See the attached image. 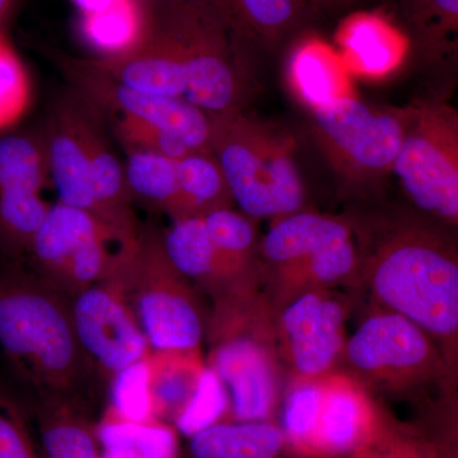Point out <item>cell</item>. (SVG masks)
<instances>
[{"mask_svg": "<svg viewBox=\"0 0 458 458\" xmlns=\"http://www.w3.org/2000/svg\"><path fill=\"white\" fill-rule=\"evenodd\" d=\"M360 267L385 310L414 322L430 337L456 345L458 261L441 231L410 219L352 227Z\"/></svg>", "mask_w": 458, "mask_h": 458, "instance_id": "obj_1", "label": "cell"}, {"mask_svg": "<svg viewBox=\"0 0 458 458\" xmlns=\"http://www.w3.org/2000/svg\"><path fill=\"white\" fill-rule=\"evenodd\" d=\"M0 348L38 396L75 397L90 370L71 304L14 260L0 270Z\"/></svg>", "mask_w": 458, "mask_h": 458, "instance_id": "obj_2", "label": "cell"}, {"mask_svg": "<svg viewBox=\"0 0 458 458\" xmlns=\"http://www.w3.org/2000/svg\"><path fill=\"white\" fill-rule=\"evenodd\" d=\"M212 122V153L242 213L276 221L301 212L304 188L291 135L240 110L214 116Z\"/></svg>", "mask_w": 458, "mask_h": 458, "instance_id": "obj_3", "label": "cell"}, {"mask_svg": "<svg viewBox=\"0 0 458 458\" xmlns=\"http://www.w3.org/2000/svg\"><path fill=\"white\" fill-rule=\"evenodd\" d=\"M138 238L140 233L129 236L86 210L56 203L50 205L29 255L41 279L73 297L119 273Z\"/></svg>", "mask_w": 458, "mask_h": 458, "instance_id": "obj_4", "label": "cell"}, {"mask_svg": "<svg viewBox=\"0 0 458 458\" xmlns=\"http://www.w3.org/2000/svg\"><path fill=\"white\" fill-rule=\"evenodd\" d=\"M393 172L410 201L443 225L458 223V114L443 99L405 107Z\"/></svg>", "mask_w": 458, "mask_h": 458, "instance_id": "obj_5", "label": "cell"}, {"mask_svg": "<svg viewBox=\"0 0 458 458\" xmlns=\"http://www.w3.org/2000/svg\"><path fill=\"white\" fill-rule=\"evenodd\" d=\"M128 294L152 351L199 348L204 324L197 298L165 255L161 236L149 229L140 232L128 269Z\"/></svg>", "mask_w": 458, "mask_h": 458, "instance_id": "obj_6", "label": "cell"}, {"mask_svg": "<svg viewBox=\"0 0 458 458\" xmlns=\"http://www.w3.org/2000/svg\"><path fill=\"white\" fill-rule=\"evenodd\" d=\"M311 116L313 137L342 179L361 185L393 172L405 108L377 110L352 95L312 110Z\"/></svg>", "mask_w": 458, "mask_h": 458, "instance_id": "obj_7", "label": "cell"}, {"mask_svg": "<svg viewBox=\"0 0 458 458\" xmlns=\"http://www.w3.org/2000/svg\"><path fill=\"white\" fill-rule=\"evenodd\" d=\"M51 59L72 84V90L101 117L143 120L179 138L194 152L212 153V117L188 99L132 89L106 73L95 60L51 51Z\"/></svg>", "mask_w": 458, "mask_h": 458, "instance_id": "obj_8", "label": "cell"}, {"mask_svg": "<svg viewBox=\"0 0 458 458\" xmlns=\"http://www.w3.org/2000/svg\"><path fill=\"white\" fill-rule=\"evenodd\" d=\"M134 252L119 273L72 297L78 343L89 369L108 385L152 351L129 300L128 269Z\"/></svg>", "mask_w": 458, "mask_h": 458, "instance_id": "obj_9", "label": "cell"}, {"mask_svg": "<svg viewBox=\"0 0 458 458\" xmlns=\"http://www.w3.org/2000/svg\"><path fill=\"white\" fill-rule=\"evenodd\" d=\"M343 352L360 378L391 390L427 381L445 367L423 328L385 309L361 322Z\"/></svg>", "mask_w": 458, "mask_h": 458, "instance_id": "obj_10", "label": "cell"}, {"mask_svg": "<svg viewBox=\"0 0 458 458\" xmlns=\"http://www.w3.org/2000/svg\"><path fill=\"white\" fill-rule=\"evenodd\" d=\"M49 174L41 132H0V252L9 259L29 254L47 218L41 190Z\"/></svg>", "mask_w": 458, "mask_h": 458, "instance_id": "obj_11", "label": "cell"}, {"mask_svg": "<svg viewBox=\"0 0 458 458\" xmlns=\"http://www.w3.org/2000/svg\"><path fill=\"white\" fill-rule=\"evenodd\" d=\"M207 366L227 391L229 421L270 420L278 403V379L269 346L225 319L218 322Z\"/></svg>", "mask_w": 458, "mask_h": 458, "instance_id": "obj_12", "label": "cell"}, {"mask_svg": "<svg viewBox=\"0 0 458 458\" xmlns=\"http://www.w3.org/2000/svg\"><path fill=\"white\" fill-rule=\"evenodd\" d=\"M345 307L325 288L292 297L280 318V331L295 375H327L345 346Z\"/></svg>", "mask_w": 458, "mask_h": 458, "instance_id": "obj_13", "label": "cell"}, {"mask_svg": "<svg viewBox=\"0 0 458 458\" xmlns=\"http://www.w3.org/2000/svg\"><path fill=\"white\" fill-rule=\"evenodd\" d=\"M321 381L311 458L349 457L375 434L384 417L360 379L327 372Z\"/></svg>", "mask_w": 458, "mask_h": 458, "instance_id": "obj_14", "label": "cell"}, {"mask_svg": "<svg viewBox=\"0 0 458 458\" xmlns=\"http://www.w3.org/2000/svg\"><path fill=\"white\" fill-rule=\"evenodd\" d=\"M84 114L86 102L77 93H69L56 102L42 135L59 203L102 219L84 138Z\"/></svg>", "mask_w": 458, "mask_h": 458, "instance_id": "obj_15", "label": "cell"}, {"mask_svg": "<svg viewBox=\"0 0 458 458\" xmlns=\"http://www.w3.org/2000/svg\"><path fill=\"white\" fill-rule=\"evenodd\" d=\"M352 234V225L342 219L301 210L276 219L262 240L261 254L282 284L300 292L312 265Z\"/></svg>", "mask_w": 458, "mask_h": 458, "instance_id": "obj_16", "label": "cell"}, {"mask_svg": "<svg viewBox=\"0 0 458 458\" xmlns=\"http://www.w3.org/2000/svg\"><path fill=\"white\" fill-rule=\"evenodd\" d=\"M337 53L349 73L382 78L396 71L411 47L409 36L377 12H355L340 23Z\"/></svg>", "mask_w": 458, "mask_h": 458, "instance_id": "obj_17", "label": "cell"}, {"mask_svg": "<svg viewBox=\"0 0 458 458\" xmlns=\"http://www.w3.org/2000/svg\"><path fill=\"white\" fill-rule=\"evenodd\" d=\"M161 238L165 255L185 278L216 291L232 294V285L238 284L250 271V267L232 260L216 246L201 216L174 222Z\"/></svg>", "mask_w": 458, "mask_h": 458, "instance_id": "obj_18", "label": "cell"}, {"mask_svg": "<svg viewBox=\"0 0 458 458\" xmlns=\"http://www.w3.org/2000/svg\"><path fill=\"white\" fill-rule=\"evenodd\" d=\"M286 75L292 92L310 111L352 96L349 72L339 53L315 36L295 45Z\"/></svg>", "mask_w": 458, "mask_h": 458, "instance_id": "obj_19", "label": "cell"}, {"mask_svg": "<svg viewBox=\"0 0 458 458\" xmlns=\"http://www.w3.org/2000/svg\"><path fill=\"white\" fill-rule=\"evenodd\" d=\"M38 397L36 441L41 458H105L98 427L74 397Z\"/></svg>", "mask_w": 458, "mask_h": 458, "instance_id": "obj_20", "label": "cell"}, {"mask_svg": "<svg viewBox=\"0 0 458 458\" xmlns=\"http://www.w3.org/2000/svg\"><path fill=\"white\" fill-rule=\"evenodd\" d=\"M148 391L156 420L176 423L197 393L207 364L198 349L150 351L147 355Z\"/></svg>", "mask_w": 458, "mask_h": 458, "instance_id": "obj_21", "label": "cell"}, {"mask_svg": "<svg viewBox=\"0 0 458 458\" xmlns=\"http://www.w3.org/2000/svg\"><path fill=\"white\" fill-rule=\"evenodd\" d=\"M188 452L190 458L292 456L282 428L273 420L219 421L189 437Z\"/></svg>", "mask_w": 458, "mask_h": 458, "instance_id": "obj_22", "label": "cell"}, {"mask_svg": "<svg viewBox=\"0 0 458 458\" xmlns=\"http://www.w3.org/2000/svg\"><path fill=\"white\" fill-rule=\"evenodd\" d=\"M232 38L264 47L278 44L291 32L303 0H201Z\"/></svg>", "mask_w": 458, "mask_h": 458, "instance_id": "obj_23", "label": "cell"}, {"mask_svg": "<svg viewBox=\"0 0 458 458\" xmlns=\"http://www.w3.org/2000/svg\"><path fill=\"white\" fill-rule=\"evenodd\" d=\"M149 23V11L140 0H114L102 11L81 14L78 30L98 59H108L137 49L146 38Z\"/></svg>", "mask_w": 458, "mask_h": 458, "instance_id": "obj_24", "label": "cell"}, {"mask_svg": "<svg viewBox=\"0 0 458 458\" xmlns=\"http://www.w3.org/2000/svg\"><path fill=\"white\" fill-rule=\"evenodd\" d=\"M102 447L114 458H177L176 428L165 421L132 420L108 408L98 426Z\"/></svg>", "mask_w": 458, "mask_h": 458, "instance_id": "obj_25", "label": "cell"}, {"mask_svg": "<svg viewBox=\"0 0 458 458\" xmlns=\"http://www.w3.org/2000/svg\"><path fill=\"white\" fill-rule=\"evenodd\" d=\"M126 155V182L134 200L167 214L174 222L192 216L181 190L177 159L146 153Z\"/></svg>", "mask_w": 458, "mask_h": 458, "instance_id": "obj_26", "label": "cell"}, {"mask_svg": "<svg viewBox=\"0 0 458 458\" xmlns=\"http://www.w3.org/2000/svg\"><path fill=\"white\" fill-rule=\"evenodd\" d=\"M403 16L424 59L442 63L457 53L458 0H405Z\"/></svg>", "mask_w": 458, "mask_h": 458, "instance_id": "obj_27", "label": "cell"}, {"mask_svg": "<svg viewBox=\"0 0 458 458\" xmlns=\"http://www.w3.org/2000/svg\"><path fill=\"white\" fill-rule=\"evenodd\" d=\"M177 174L192 216L233 204L227 181L213 153L194 152L177 159Z\"/></svg>", "mask_w": 458, "mask_h": 458, "instance_id": "obj_28", "label": "cell"}, {"mask_svg": "<svg viewBox=\"0 0 458 458\" xmlns=\"http://www.w3.org/2000/svg\"><path fill=\"white\" fill-rule=\"evenodd\" d=\"M322 376L315 378L297 377L286 393L279 427L284 434L289 452L295 458H311L313 434L321 403Z\"/></svg>", "mask_w": 458, "mask_h": 458, "instance_id": "obj_29", "label": "cell"}, {"mask_svg": "<svg viewBox=\"0 0 458 458\" xmlns=\"http://www.w3.org/2000/svg\"><path fill=\"white\" fill-rule=\"evenodd\" d=\"M126 153H146L180 159L194 153L182 140L152 123L129 116L102 117Z\"/></svg>", "mask_w": 458, "mask_h": 458, "instance_id": "obj_30", "label": "cell"}, {"mask_svg": "<svg viewBox=\"0 0 458 458\" xmlns=\"http://www.w3.org/2000/svg\"><path fill=\"white\" fill-rule=\"evenodd\" d=\"M201 216L208 233L223 254L242 267H251L256 249L254 219L231 208L213 210Z\"/></svg>", "mask_w": 458, "mask_h": 458, "instance_id": "obj_31", "label": "cell"}, {"mask_svg": "<svg viewBox=\"0 0 458 458\" xmlns=\"http://www.w3.org/2000/svg\"><path fill=\"white\" fill-rule=\"evenodd\" d=\"M31 98L29 75L16 51L0 31V132L21 119Z\"/></svg>", "mask_w": 458, "mask_h": 458, "instance_id": "obj_32", "label": "cell"}, {"mask_svg": "<svg viewBox=\"0 0 458 458\" xmlns=\"http://www.w3.org/2000/svg\"><path fill=\"white\" fill-rule=\"evenodd\" d=\"M228 412L227 391L216 372L207 366L197 393L177 419L174 428L189 438L192 434L223 421Z\"/></svg>", "mask_w": 458, "mask_h": 458, "instance_id": "obj_33", "label": "cell"}, {"mask_svg": "<svg viewBox=\"0 0 458 458\" xmlns=\"http://www.w3.org/2000/svg\"><path fill=\"white\" fill-rule=\"evenodd\" d=\"M346 458H441L438 451L415 434L382 419L375 434Z\"/></svg>", "mask_w": 458, "mask_h": 458, "instance_id": "obj_34", "label": "cell"}, {"mask_svg": "<svg viewBox=\"0 0 458 458\" xmlns=\"http://www.w3.org/2000/svg\"><path fill=\"white\" fill-rule=\"evenodd\" d=\"M0 458H41L38 441L20 403L0 391Z\"/></svg>", "mask_w": 458, "mask_h": 458, "instance_id": "obj_35", "label": "cell"}, {"mask_svg": "<svg viewBox=\"0 0 458 458\" xmlns=\"http://www.w3.org/2000/svg\"><path fill=\"white\" fill-rule=\"evenodd\" d=\"M113 387L111 408L132 420H152L148 391L147 357L119 373L110 384Z\"/></svg>", "mask_w": 458, "mask_h": 458, "instance_id": "obj_36", "label": "cell"}, {"mask_svg": "<svg viewBox=\"0 0 458 458\" xmlns=\"http://www.w3.org/2000/svg\"><path fill=\"white\" fill-rule=\"evenodd\" d=\"M80 14L95 13L113 4L114 0H72Z\"/></svg>", "mask_w": 458, "mask_h": 458, "instance_id": "obj_37", "label": "cell"}, {"mask_svg": "<svg viewBox=\"0 0 458 458\" xmlns=\"http://www.w3.org/2000/svg\"><path fill=\"white\" fill-rule=\"evenodd\" d=\"M14 0H0V27L7 20L9 12L13 7Z\"/></svg>", "mask_w": 458, "mask_h": 458, "instance_id": "obj_38", "label": "cell"}, {"mask_svg": "<svg viewBox=\"0 0 458 458\" xmlns=\"http://www.w3.org/2000/svg\"><path fill=\"white\" fill-rule=\"evenodd\" d=\"M140 2L147 8V11H152V9L162 7L174 0H140Z\"/></svg>", "mask_w": 458, "mask_h": 458, "instance_id": "obj_39", "label": "cell"}, {"mask_svg": "<svg viewBox=\"0 0 458 458\" xmlns=\"http://www.w3.org/2000/svg\"><path fill=\"white\" fill-rule=\"evenodd\" d=\"M335 2L342 5H351L354 4V3L361 2V0H335Z\"/></svg>", "mask_w": 458, "mask_h": 458, "instance_id": "obj_40", "label": "cell"}]
</instances>
